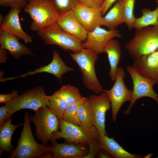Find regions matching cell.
Returning a JSON list of instances; mask_svg holds the SVG:
<instances>
[{
	"instance_id": "7",
	"label": "cell",
	"mask_w": 158,
	"mask_h": 158,
	"mask_svg": "<svg viewBox=\"0 0 158 158\" xmlns=\"http://www.w3.org/2000/svg\"><path fill=\"white\" fill-rule=\"evenodd\" d=\"M48 96L42 87H37L18 95L5 105L10 115L23 109L35 111L47 106Z\"/></svg>"
},
{
	"instance_id": "6",
	"label": "cell",
	"mask_w": 158,
	"mask_h": 158,
	"mask_svg": "<svg viewBox=\"0 0 158 158\" xmlns=\"http://www.w3.org/2000/svg\"><path fill=\"white\" fill-rule=\"evenodd\" d=\"M34 111L35 114L30 116V120L35 126V136L42 143L47 144L51 141L54 134L59 130V119L47 106Z\"/></svg>"
},
{
	"instance_id": "19",
	"label": "cell",
	"mask_w": 158,
	"mask_h": 158,
	"mask_svg": "<svg viewBox=\"0 0 158 158\" xmlns=\"http://www.w3.org/2000/svg\"><path fill=\"white\" fill-rule=\"evenodd\" d=\"M15 35L5 32H0V48L7 50L16 59L25 55L34 54L32 50L20 43Z\"/></svg>"
},
{
	"instance_id": "9",
	"label": "cell",
	"mask_w": 158,
	"mask_h": 158,
	"mask_svg": "<svg viewBox=\"0 0 158 158\" xmlns=\"http://www.w3.org/2000/svg\"><path fill=\"white\" fill-rule=\"evenodd\" d=\"M126 70L132 78L133 88L130 104L124 113L129 114L135 102L142 97L151 98L158 103V95L154 91L153 88L154 85L155 84L154 82L141 74L133 66H128Z\"/></svg>"
},
{
	"instance_id": "21",
	"label": "cell",
	"mask_w": 158,
	"mask_h": 158,
	"mask_svg": "<svg viewBox=\"0 0 158 158\" xmlns=\"http://www.w3.org/2000/svg\"><path fill=\"white\" fill-rule=\"evenodd\" d=\"M124 23L123 5V0H118L101 20V26L106 27L109 30L116 29L119 25Z\"/></svg>"
},
{
	"instance_id": "10",
	"label": "cell",
	"mask_w": 158,
	"mask_h": 158,
	"mask_svg": "<svg viewBox=\"0 0 158 158\" xmlns=\"http://www.w3.org/2000/svg\"><path fill=\"white\" fill-rule=\"evenodd\" d=\"M121 37L119 31L116 29L107 30L99 26L87 32L86 40L82 42V47L99 54L104 52L105 47L111 40Z\"/></svg>"
},
{
	"instance_id": "33",
	"label": "cell",
	"mask_w": 158,
	"mask_h": 158,
	"mask_svg": "<svg viewBox=\"0 0 158 158\" xmlns=\"http://www.w3.org/2000/svg\"><path fill=\"white\" fill-rule=\"evenodd\" d=\"M18 95V92L16 90H13L11 93L8 94H1L0 103L6 104Z\"/></svg>"
},
{
	"instance_id": "16",
	"label": "cell",
	"mask_w": 158,
	"mask_h": 158,
	"mask_svg": "<svg viewBox=\"0 0 158 158\" xmlns=\"http://www.w3.org/2000/svg\"><path fill=\"white\" fill-rule=\"evenodd\" d=\"M56 22L62 30L77 37L82 42L86 40L87 32L78 20L73 10L59 13Z\"/></svg>"
},
{
	"instance_id": "29",
	"label": "cell",
	"mask_w": 158,
	"mask_h": 158,
	"mask_svg": "<svg viewBox=\"0 0 158 158\" xmlns=\"http://www.w3.org/2000/svg\"><path fill=\"white\" fill-rule=\"evenodd\" d=\"M123 5L124 23L129 30L133 28L136 18L134 15V7L135 0H123Z\"/></svg>"
},
{
	"instance_id": "3",
	"label": "cell",
	"mask_w": 158,
	"mask_h": 158,
	"mask_svg": "<svg viewBox=\"0 0 158 158\" xmlns=\"http://www.w3.org/2000/svg\"><path fill=\"white\" fill-rule=\"evenodd\" d=\"M70 54L80 69L84 86L95 94L103 92L104 89L97 78L95 69L98 54L92 50L84 48L78 52Z\"/></svg>"
},
{
	"instance_id": "30",
	"label": "cell",
	"mask_w": 158,
	"mask_h": 158,
	"mask_svg": "<svg viewBox=\"0 0 158 158\" xmlns=\"http://www.w3.org/2000/svg\"><path fill=\"white\" fill-rule=\"evenodd\" d=\"M59 13L73 10L79 4L77 0H50Z\"/></svg>"
},
{
	"instance_id": "27",
	"label": "cell",
	"mask_w": 158,
	"mask_h": 158,
	"mask_svg": "<svg viewBox=\"0 0 158 158\" xmlns=\"http://www.w3.org/2000/svg\"><path fill=\"white\" fill-rule=\"evenodd\" d=\"M68 105L63 99L54 93L48 96L47 107L59 119L62 118Z\"/></svg>"
},
{
	"instance_id": "26",
	"label": "cell",
	"mask_w": 158,
	"mask_h": 158,
	"mask_svg": "<svg viewBox=\"0 0 158 158\" xmlns=\"http://www.w3.org/2000/svg\"><path fill=\"white\" fill-rule=\"evenodd\" d=\"M54 94L63 99L68 105L75 103L82 97L78 89L69 84L63 85Z\"/></svg>"
},
{
	"instance_id": "35",
	"label": "cell",
	"mask_w": 158,
	"mask_h": 158,
	"mask_svg": "<svg viewBox=\"0 0 158 158\" xmlns=\"http://www.w3.org/2000/svg\"><path fill=\"white\" fill-rule=\"evenodd\" d=\"M118 0H104L101 7L102 15L103 16L111 7L113 4Z\"/></svg>"
},
{
	"instance_id": "13",
	"label": "cell",
	"mask_w": 158,
	"mask_h": 158,
	"mask_svg": "<svg viewBox=\"0 0 158 158\" xmlns=\"http://www.w3.org/2000/svg\"><path fill=\"white\" fill-rule=\"evenodd\" d=\"M52 53V59L49 64L41 66L33 71L28 72L18 76L7 78L6 80H13L18 78H23L38 73H47L54 75L59 83H61L63 75L66 73L73 71L74 69L66 65L56 50L53 49Z\"/></svg>"
},
{
	"instance_id": "37",
	"label": "cell",
	"mask_w": 158,
	"mask_h": 158,
	"mask_svg": "<svg viewBox=\"0 0 158 158\" xmlns=\"http://www.w3.org/2000/svg\"><path fill=\"white\" fill-rule=\"evenodd\" d=\"M111 156L109 154L106 153H102L99 154V157L100 158H111Z\"/></svg>"
},
{
	"instance_id": "24",
	"label": "cell",
	"mask_w": 158,
	"mask_h": 158,
	"mask_svg": "<svg viewBox=\"0 0 158 158\" xmlns=\"http://www.w3.org/2000/svg\"><path fill=\"white\" fill-rule=\"evenodd\" d=\"M157 7L154 10L143 8L142 16L136 18L133 28L135 29L149 26L158 25V0L156 1Z\"/></svg>"
},
{
	"instance_id": "38",
	"label": "cell",
	"mask_w": 158,
	"mask_h": 158,
	"mask_svg": "<svg viewBox=\"0 0 158 158\" xmlns=\"http://www.w3.org/2000/svg\"><path fill=\"white\" fill-rule=\"evenodd\" d=\"M4 17L3 15L0 13V24H1L3 21L4 19Z\"/></svg>"
},
{
	"instance_id": "14",
	"label": "cell",
	"mask_w": 158,
	"mask_h": 158,
	"mask_svg": "<svg viewBox=\"0 0 158 158\" xmlns=\"http://www.w3.org/2000/svg\"><path fill=\"white\" fill-rule=\"evenodd\" d=\"M51 143L48 158H84L89 153V151L84 145L58 143L56 141Z\"/></svg>"
},
{
	"instance_id": "31",
	"label": "cell",
	"mask_w": 158,
	"mask_h": 158,
	"mask_svg": "<svg viewBox=\"0 0 158 158\" xmlns=\"http://www.w3.org/2000/svg\"><path fill=\"white\" fill-rule=\"evenodd\" d=\"M28 0H0V5L2 6L11 8L24 9L28 3Z\"/></svg>"
},
{
	"instance_id": "12",
	"label": "cell",
	"mask_w": 158,
	"mask_h": 158,
	"mask_svg": "<svg viewBox=\"0 0 158 158\" xmlns=\"http://www.w3.org/2000/svg\"><path fill=\"white\" fill-rule=\"evenodd\" d=\"M59 129L54 135L51 141L62 138L70 143L88 145L90 136L88 132L79 126L66 121L62 118L59 119Z\"/></svg>"
},
{
	"instance_id": "23",
	"label": "cell",
	"mask_w": 158,
	"mask_h": 158,
	"mask_svg": "<svg viewBox=\"0 0 158 158\" xmlns=\"http://www.w3.org/2000/svg\"><path fill=\"white\" fill-rule=\"evenodd\" d=\"M23 123L13 124L11 118L0 127V153H11L14 148L11 142V137L16 128L23 126Z\"/></svg>"
},
{
	"instance_id": "4",
	"label": "cell",
	"mask_w": 158,
	"mask_h": 158,
	"mask_svg": "<svg viewBox=\"0 0 158 158\" xmlns=\"http://www.w3.org/2000/svg\"><path fill=\"white\" fill-rule=\"evenodd\" d=\"M32 21L30 29L37 32L56 22L59 13L50 0H30L24 8Z\"/></svg>"
},
{
	"instance_id": "11",
	"label": "cell",
	"mask_w": 158,
	"mask_h": 158,
	"mask_svg": "<svg viewBox=\"0 0 158 158\" xmlns=\"http://www.w3.org/2000/svg\"><path fill=\"white\" fill-rule=\"evenodd\" d=\"M87 98L92 111L95 126L99 136L107 135L105 129L106 114L111 107L108 96L103 92L99 95L91 94Z\"/></svg>"
},
{
	"instance_id": "32",
	"label": "cell",
	"mask_w": 158,
	"mask_h": 158,
	"mask_svg": "<svg viewBox=\"0 0 158 158\" xmlns=\"http://www.w3.org/2000/svg\"><path fill=\"white\" fill-rule=\"evenodd\" d=\"M79 4L90 8H100L104 0H77Z\"/></svg>"
},
{
	"instance_id": "20",
	"label": "cell",
	"mask_w": 158,
	"mask_h": 158,
	"mask_svg": "<svg viewBox=\"0 0 158 158\" xmlns=\"http://www.w3.org/2000/svg\"><path fill=\"white\" fill-rule=\"evenodd\" d=\"M100 150H102L115 158H138L139 155L131 154L125 150L114 138L109 137L107 135L99 136L98 138Z\"/></svg>"
},
{
	"instance_id": "5",
	"label": "cell",
	"mask_w": 158,
	"mask_h": 158,
	"mask_svg": "<svg viewBox=\"0 0 158 158\" xmlns=\"http://www.w3.org/2000/svg\"><path fill=\"white\" fill-rule=\"evenodd\" d=\"M37 35L45 44L57 45L65 51L75 53L83 48L80 40L62 30L56 22L38 32Z\"/></svg>"
},
{
	"instance_id": "2",
	"label": "cell",
	"mask_w": 158,
	"mask_h": 158,
	"mask_svg": "<svg viewBox=\"0 0 158 158\" xmlns=\"http://www.w3.org/2000/svg\"><path fill=\"white\" fill-rule=\"evenodd\" d=\"M135 29L133 37L125 47L134 60L140 59L158 49V25Z\"/></svg>"
},
{
	"instance_id": "18",
	"label": "cell",
	"mask_w": 158,
	"mask_h": 158,
	"mask_svg": "<svg viewBox=\"0 0 158 158\" xmlns=\"http://www.w3.org/2000/svg\"><path fill=\"white\" fill-rule=\"evenodd\" d=\"M132 66L141 74L158 85V49L140 59L134 60Z\"/></svg>"
},
{
	"instance_id": "39",
	"label": "cell",
	"mask_w": 158,
	"mask_h": 158,
	"mask_svg": "<svg viewBox=\"0 0 158 158\" xmlns=\"http://www.w3.org/2000/svg\"><path fill=\"white\" fill-rule=\"evenodd\" d=\"M28 1H29L30 0H28Z\"/></svg>"
},
{
	"instance_id": "1",
	"label": "cell",
	"mask_w": 158,
	"mask_h": 158,
	"mask_svg": "<svg viewBox=\"0 0 158 158\" xmlns=\"http://www.w3.org/2000/svg\"><path fill=\"white\" fill-rule=\"evenodd\" d=\"M30 116L26 112L23 128L16 148L9 156L10 158H44L50 152V145L38 143L34 138L30 126Z\"/></svg>"
},
{
	"instance_id": "22",
	"label": "cell",
	"mask_w": 158,
	"mask_h": 158,
	"mask_svg": "<svg viewBox=\"0 0 158 158\" xmlns=\"http://www.w3.org/2000/svg\"><path fill=\"white\" fill-rule=\"evenodd\" d=\"M104 52L107 54L110 66L109 75L111 81H114L121 54V47L118 41L114 38L111 40L105 47Z\"/></svg>"
},
{
	"instance_id": "34",
	"label": "cell",
	"mask_w": 158,
	"mask_h": 158,
	"mask_svg": "<svg viewBox=\"0 0 158 158\" xmlns=\"http://www.w3.org/2000/svg\"><path fill=\"white\" fill-rule=\"evenodd\" d=\"M11 116L7 111L5 105L0 107V126L8 121Z\"/></svg>"
},
{
	"instance_id": "8",
	"label": "cell",
	"mask_w": 158,
	"mask_h": 158,
	"mask_svg": "<svg viewBox=\"0 0 158 158\" xmlns=\"http://www.w3.org/2000/svg\"><path fill=\"white\" fill-rule=\"evenodd\" d=\"M125 71L121 67L117 69L115 83L109 90L103 89L108 96L111 104L112 118L114 122L116 120L117 114L123 104L125 102H130L132 97L133 90L126 86L124 80Z\"/></svg>"
},
{
	"instance_id": "28",
	"label": "cell",
	"mask_w": 158,
	"mask_h": 158,
	"mask_svg": "<svg viewBox=\"0 0 158 158\" xmlns=\"http://www.w3.org/2000/svg\"><path fill=\"white\" fill-rule=\"evenodd\" d=\"M87 98L82 97L77 102L68 105L64 112L62 119L66 121L79 126L78 116V109Z\"/></svg>"
},
{
	"instance_id": "25",
	"label": "cell",
	"mask_w": 158,
	"mask_h": 158,
	"mask_svg": "<svg viewBox=\"0 0 158 158\" xmlns=\"http://www.w3.org/2000/svg\"><path fill=\"white\" fill-rule=\"evenodd\" d=\"M78 116L79 126L84 129L89 130L95 126L93 114L88 98L80 107Z\"/></svg>"
},
{
	"instance_id": "17",
	"label": "cell",
	"mask_w": 158,
	"mask_h": 158,
	"mask_svg": "<svg viewBox=\"0 0 158 158\" xmlns=\"http://www.w3.org/2000/svg\"><path fill=\"white\" fill-rule=\"evenodd\" d=\"M76 18L85 30L89 32L101 26L103 16L100 8H89L78 4L73 9Z\"/></svg>"
},
{
	"instance_id": "36",
	"label": "cell",
	"mask_w": 158,
	"mask_h": 158,
	"mask_svg": "<svg viewBox=\"0 0 158 158\" xmlns=\"http://www.w3.org/2000/svg\"><path fill=\"white\" fill-rule=\"evenodd\" d=\"M7 59L6 50L0 48V63H4Z\"/></svg>"
},
{
	"instance_id": "15",
	"label": "cell",
	"mask_w": 158,
	"mask_h": 158,
	"mask_svg": "<svg viewBox=\"0 0 158 158\" xmlns=\"http://www.w3.org/2000/svg\"><path fill=\"white\" fill-rule=\"evenodd\" d=\"M21 10L17 8H11L0 24V32H5L12 34L26 43L33 41V38L23 29L20 24L19 14Z\"/></svg>"
}]
</instances>
